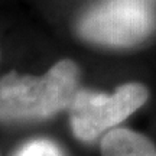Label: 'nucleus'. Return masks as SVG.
<instances>
[{
  "mask_svg": "<svg viewBox=\"0 0 156 156\" xmlns=\"http://www.w3.org/2000/svg\"><path fill=\"white\" fill-rule=\"evenodd\" d=\"M80 68L61 59L41 77L10 71L0 78V123L45 120L68 110L78 91Z\"/></svg>",
  "mask_w": 156,
  "mask_h": 156,
  "instance_id": "1",
  "label": "nucleus"
},
{
  "mask_svg": "<svg viewBox=\"0 0 156 156\" xmlns=\"http://www.w3.org/2000/svg\"><path fill=\"white\" fill-rule=\"evenodd\" d=\"M156 29V15L140 0H110L87 10L77 23L78 35L91 44L130 48Z\"/></svg>",
  "mask_w": 156,
  "mask_h": 156,
  "instance_id": "2",
  "label": "nucleus"
},
{
  "mask_svg": "<svg viewBox=\"0 0 156 156\" xmlns=\"http://www.w3.org/2000/svg\"><path fill=\"white\" fill-rule=\"evenodd\" d=\"M147 98L149 91L139 83L123 84L112 94L78 88L68 107L74 136L81 142H93L124 122Z\"/></svg>",
  "mask_w": 156,
  "mask_h": 156,
  "instance_id": "3",
  "label": "nucleus"
},
{
  "mask_svg": "<svg viewBox=\"0 0 156 156\" xmlns=\"http://www.w3.org/2000/svg\"><path fill=\"white\" fill-rule=\"evenodd\" d=\"M101 156H156V147L146 136L129 130L113 129L101 139Z\"/></svg>",
  "mask_w": 156,
  "mask_h": 156,
  "instance_id": "4",
  "label": "nucleus"
},
{
  "mask_svg": "<svg viewBox=\"0 0 156 156\" xmlns=\"http://www.w3.org/2000/svg\"><path fill=\"white\" fill-rule=\"evenodd\" d=\"M15 156H64V153L52 140L35 139L20 146Z\"/></svg>",
  "mask_w": 156,
  "mask_h": 156,
  "instance_id": "5",
  "label": "nucleus"
}]
</instances>
